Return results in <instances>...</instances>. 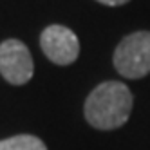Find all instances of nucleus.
<instances>
[{"instance_id": "39448f33", "label": "nucleus", "mask_w": 150, "mask_h": 150, "mask_svg": "<svg viewBox=\"0 0 150 150\" xmlns=\"http://www.w3.org/2000/svg\"><path fill=\"white\" fill-rule=\"evenodd\" d=\"M0 150H47L40 137L31 134H20L0 141Z\"/></svg>"}, {"instance_id": "f03ea898", "label": "nucleus", "mask_w": 150, "mask_h": 150, "mask_svg": "<svg viewBox=\"0 0 150 150\" xmlns=\"http://www.w3.org/2000/svg\"><path fill=\"white\" fill-rule=\"evenodd\" d=\"M114 67L123 78L139 80L150 72V31L125 36L114 51Z\"/></svg>"}, {"instance_id": "20e7f679", "label": "nucleus", "mask_w": 150, "mask_h": 150, "mask_svg": "<svg viewBox=\"0 0 150 150\" xmlns=\"http://www.w3.org/2000/svg\"><path fill=\"white\" fill-rule=\"evenodd\" d=\"M40 47L44 54L56 65H69L80 54V40L65 25H47L40 35Z\"/></svg>"}, {"instance_id": "423d86ee", "label": "nucleus", "mask_w": 150, "mask_h": 150, "mask_svg": "<svg viewBox=\"0 0 150 150\" xmlns=\"http://www.w3.org/2000/svg\"><path fill=\"white\" fill-rule=\"evenodd\" d=\"M96 2H100L103 6H110V7H116V6H123L127 2H130V0H96Z\"/></svg>"}, {"instance_id": "f257e3e1", "label": "nucleus", "mask_w": 150, "mask_h": 150, "mask_svg": "<svg viewBox=\"0 0 150 150\" xmlns=\"http://www.w3.org/2000/svg\"><path fill=\"white\" fill-rule=\"evenodd\" d=\"M134 98L130 89L121 81H103L85 100V120L94 128L114 130L130 117Z\"/></svg>"}, {"instance_id": "7ed1b4c3", "label": "nucleus", "mask_w": 150, "mask_h": 150, "mask_svg": "<svg viewBox=\"0 0 150 150\" xmlns=\"http://www.w3.org/2000/svg\"><path fill=\"white\" fill-rule=\"evenodd\" d=\"M35 63L25 44L16 38L0 44V74L11 85H24L33 78Z\"/></svg>"}]
</instances>
